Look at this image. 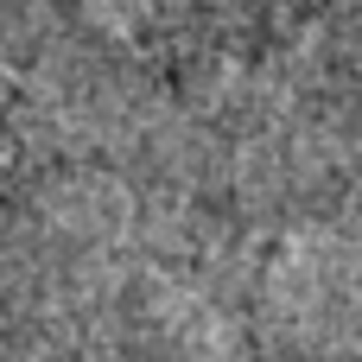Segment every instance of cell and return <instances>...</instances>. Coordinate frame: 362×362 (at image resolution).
Instances as JSON below:
<instances>
[{"label":"cell","mask_w":362,"mask_h":362,"mask_svg":"<svg viewBox=\"0 0 362 362\" xmlns=\"http://www.w3.org/2000/svg\"><path fill=\"white\" fill-rule=\"evenodd\" d=\"M255 248L89 0H0V362H235Z\"/></svg>","instance_id":"1"},{"label":"cell","mask_w":362,"mask_h":362,"mask_svg":"<svg viewBox=\"0 0 362 362\" xmlns=\"http://www.w3.org/2000/svg\"><path fill=\"white\" fill-rule=\"evenodd\" d=\"M235 362H331V356H299V350H280V344H261V337H242Z\"/></svg>","instance_id":"2"}]
</instances>
